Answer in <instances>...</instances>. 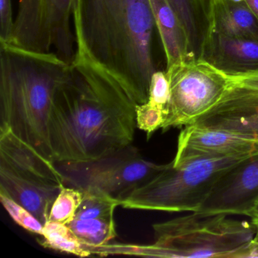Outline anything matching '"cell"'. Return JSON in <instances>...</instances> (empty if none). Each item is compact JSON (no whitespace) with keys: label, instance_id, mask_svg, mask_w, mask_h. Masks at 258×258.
Masks as SVG:
<instances>
[{"label":"cell","instance_id":"obj_28","mask_svg":"<svg viewBox=\"0 0 258 258\" xmlns=\"http://www.w3.org/2000/svg\"><path fill=\"white\" fill-rule=\"evenodd\" d=\"M252 224L253 225V226H255V228H256V235L258 236V220L257 221H254V222H251Z\"/></svg>","mask_w":258,"mask_h":258},{"label":"cell","instance_id":"obj_8","mask_svg":"<svg viewBox=\"0 0 258 258\" xmlns=\"http://www.w3.org/2000/svg\"><path fill=\"white\" fill-rule=\"evenodd\" d=\"M55 164L66 186L102 191L118 200L167 165L147 161L132 145L96 161Z\"/></svg>","mask_w":258,"mask_h":258},{"label":"cell","instance_id":"obj_9","mask_svg":"<svg viewBox=\"0 0 258 258\" xmlns=\"http://www.w3.org/2000/svg\"><path fill=\"white\" fill-rule=\"evenodd\" d=\"M170 100L163 125L170 128L193 124L211 110L232 85V78L203 61H186L166 70Z\"/></svg>","mask_w":258,"mask_h":258},{"label":"cell","instance_id":"obj_18","mask_svg":"<svg viewBox=\"0 0 258 258\" xmlns=\"http://www.w3.org/2000/svg\"><path fill=\"white\" fill-rule=\"evenodd\" d=\"M68 226L90 249L105 245L117 235L114 216L102 218L75 219Z\"/></svg>","mask_w":258,"mask_h":258},{"label":"cell","instance_id":"obj_27","mask_svg":"<svg viewBox=\"0 0 258 258\" xmlns=\"http://www.w3.org/2000/svg\"><path fill=\"white\" fill-rule=\"evenodd\" d=\"M258 18V0H244Z\"/></svg>","mask_w":258,"mask_h":258},{"label":"cell","instance_id":"obj_5","mask_svg":"<svg viewBox=\"0 0 258 258\" xmlns=\"http://www.w3.org/2000/svg\"><path fill=\"white\" fill-rule=\"evenodd\" d=\"M152 227L155 242L146 252L164 257L238 258L256 233L252 223L199 211Z\"/></svg>","mask_w":258,"mask_h":258},{"label":"cell","instance_id":"obj_24","mask_svg":"<svg viewBox=\"0 0 258 258\" xmlns=\"http://www.w3.org/2000/svg\"><path fill=\"white\" fill-rule=\"evenodd\" d=\"M15 19L12 0H0V42L10 43L13 37Z\"/></svg>","mask_w":258,"mask_h":258},{"label":"cell","instance_id":"obj_1","mask_svg":"<svg viewBox=\"0 0 258 258\" xmlns=\"http://www.w3.org/2000/svg\"><path fill=\"white\" fill-rule=\"evenodd\" d=\"M137 105L112 75L76 54L49 118L54 162L96 161L132 145Z\"/></svg>","mask_w":258,"mask_h":258},{"label":"cell","instance_id":"obj_3","mask_svg":"<svg viewBox=\"0 0 258 258\" xmlns=\"http://www.w3.org/2000/svg\"><path fill=\"white\" fill-rule=\"evenodd\" d=\"M69 66L54 53L0 42V127L11 130L52 162L49 118Z\"/></svg>","mask_w":258,"mask_h":258},{"label":"cell","instance_id":"obj_19","mask_svg":"<svg viewBox=\"0 0 258 258\" xmlns=\"http://www.w3.org/2000/svg\"><path fill=\"white\" fill-rule=\"evenodd\" d=\"M83 192L84 197L75 219L113 217L116 208L120 206L118 199L102 191L88 190Z\"/></svg>","mask_w":258,"mask_h":258},{"label":"cell","instance_id":"obj_16","mask_svg":"<svg viewBox=\"0 0 258 258\" xmlns=\"http://www.w3.org/2000/svg\"><path fill=\"white\" fill-rule=\"evenodd\" d=\"M214 32L258 41V18L245 1L214 0Z\"/></svg>","mask_w":258,"mask_h":258},{"label":"cell","instance_id":"obj_26","mask_svg":"<svg viewBox=\"0 0 258 258\" xmlns=\"http://www.w3.org/2000/svg\"><path fill=\"white\" fill-rule=\"evenodd\" d=\"M247 217H249L251 222L257 221L258 220V202L255 204L254 206L251 208L250 211L247 213Z\"/></svg>","mask_w":258,"mask_h":258},{"label":"cell","instance_id":"obj_6","mask_svg":"<svg viewBox=\"0 0 258 258\" xmlns=\"http://www.w3.org/2000/svg\"><path fill=\"white\" fill-rule=\"evenodd\" d=\"M56 164L11 130L0 127V194L26 208L43 225L63 187Z\"/></svg>","mask_w":258,"mask_h":258},{"label":"cell","instance_id":"obj_11","mask_svg":"<svg viewBox=\"0 0 258 258\" xmlns=\"http://www.w3.org/2000/svg\"><path fill=\"white\" fill-rule=\"evenodd\" d=\"M258 202V153L227 172L199 209L210 214L247 216Z\"/></svg>","mask_w":258,"mask_h":258},{"label":"cell","instance_id":"obj_22","mask_svg":"<svg viewBox=\"0 0 258 258\" xmlns=\"http://www.w3.org/2000/svg\"><path fill=\"white\" fill-rule=\"evenodd\" d=\"M167 113L164 110L147 102L137 105L136 108L137 128L146 132L148 138H150L154 133L162 128Z\"/></svg>","mask_w":258,"mask_h":258},{"label":"cell","instance_id":"obj_23","mask_svg":"<svg viewBox=\"0 0 258 258\" xmlns=\"http://www.w3.org/2000/svg\"><path fill=\"white\" fill-rule=\"evenodd\" d=\"M170 100V84L166 72L156 71L152 75L147 102L164 110L167 114ZM167 117V116H166Z\"/></svg>","mask_w":258,"mask_h":258},{"label":"cell","instance_id":"obj_20","mask_svg":"<svg viewBox=\"0 0 258 258\" xmlns=\"http://www.w3.org/2000/svg\"><path fill=\"white\" fill-rule=\"evenodd\" d=\"M84 192L72 187L64 186L51 208L48 222L68 225L76 217Z\"/></svg>","mask_w":258,"mask_h":258},{"label":"cell","instance_id":"obj_25","mask_svg":"<svg viewBox=\"0 0 258 258\" xmlns=\"http://www.w3.org/2000/svg\"><path fill=\"white\" fill-rule=\"evenodd\" d=\"M235 84L258 89V74L241 78H232Z\"/></svg>","mask_w":258,"mask_h":258},{"label":"cell","instance_id":"obj_17","mask_svg":"<svg viewBox=\"0 0 258 258\" xmlns=\"http://www.w3.org/2000/svg\"><path fill=\"white\" fill-rule=\"evenodd\" d=\"M38 242L47 248L76 256H89L90 247L84 244L68 225L47 222L43 226V233L37 238Z\"/></svg>","mask_w":258,"mask_h":258},{"label":"cell","instance_id":"obj_10","mask_svg":"<svg viewBox=\"0 0 258 258\" xmlns=\"http://www.w3.org/2000/svg\"><path fill=\"white\" fill-rule=\"evenodd\" d=\"M173 164L210 157L250 155L258 153V138L191 124L179 134Z\"/></svg>","mask_w":258,"mask_h":258},{"label":"cell","instance_id":"obj_7","mask_svg":"<svg viewBox=\"0 0 258 258\" xmlns=\"http://www.w3.org/2000/svg\"><path fill=\"white\" fill-rule=\"evenodd\" d=\"M76 0H20L10 44L29 52L54 53L68 64L76 55L72 30Z\"/></svg>","mask_w":258,"mask_h":258},{"label":"cell","instance_id":"obj_4","mask_svg":"<svg viewBox=\"0 0 258 258\" xmlns=\"http://www.w3.org/2000/svg\"><path fill=\"white\" fill-rule=\"evenodd\" d=\"M250 155L198 158L179 164L170 162L156 176L119 199V204L127 209L196 212L219 180Z\"/></svg>","mask_w":258,"mask_h":258},{"label":"cell","instance_id":"obj_21","mask_svg":"<svg viewBox=\"0 0 258 258\" xmlns=\"http://www.w3.org/2000/svg\"><path fill=\"white\" fill-rule=\"evenodd\" d=\"M0 201L10 217L21 227L31 233L42 235L44 225L28 210L4 194H0Z\"/></svg>","mask_w":258,"mask_h":258},{"label":"cell","instance_id":"obj_12","mask_svg":"<svg viewBox=\"0 0 258 258\" xmlns=\"http://www.w3.org/2000/svg\"><path fill=\"white\" fill-rule=\"evenodd\" d=\"M193 124L258 138V89L233 82L222 99Z\"/></svg>","mask_w":258,"mask_h":258},{"label":"cell","instance_id":"obj_13","mask_svg":"<svg viewBox=\"0 0 258 258\" xmlns=\"http://www.w3.org/2000/svg\"><path fill=\"white\" fill-rule=\"evenodd\" d=\"M202 61L230 78L258 74V41L213 32Z\"/></svg>","mask_w":258,"mask_h":258},{"label":"cell","instance_id":"obj_15","mask_svg":"<svg viewBox=\"0 0 258 258\" xmlns=\"http://www.w3.org/2000/svg\"><path fill=\"white\" fill-rule=\"evenodd\" d=\"M150 4L164 48L167 69L190 61L188 38L174 10L167 0H150Z\"/></svg>","mask_w":258,"mask_h":258},{"label":"cell","instance_id":"obj_2","mask_svg":"<svg viewBox=\"0 0 258 258\" xmlns=\"http://www.w3.org/2000/svg\"><path fill=\"white\" fill-rule=\"evenodd\" d=\"M76 54L112 75L137 105L149 99L155 22L150 0H76Z\"/></svg>","mask_w":258,"mask_h":258},{"label":"cell","instance_id":"obj_14","mask_svg":"<svg viewBox=\"0 0 258 258\" xmlns=\"http://www.w3.org/2000/svg\"><path fill=\"white\" fill-rule=\"evenodd\" d=\"M167 1L185 30L188 38L189 61H202L214 32V0Z\"/></svg>","mask_w":258,"mask_h":258}]
</instances>
